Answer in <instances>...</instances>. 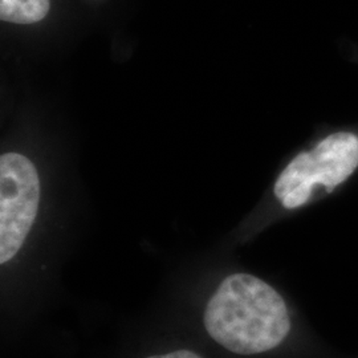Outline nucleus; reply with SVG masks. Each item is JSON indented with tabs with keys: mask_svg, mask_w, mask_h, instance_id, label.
Here are the masks:
<instances>
[{
	"mask_svg": "<svg viewBox=\"0 0 358 358\" xmlns=\"http://www.w3.org/2000/svg\"><path fill=\"white\" fill-rule=\"evenodd\" d=\"M149 358H202L199 357L198 355H195L194 352L190 350H177V352H173V353H169L165 356H153V357Z\"/></svg>",
	"mask_w": 358,
	"mask_h": 358,
	"instance_id": "obj_5",
	"label": "nucleus"
},
{
	"mask_svg": "<svg viewBox=\"0 0 358 358\" xmlns=\"http://www.w3.org/2000/svg\"><path fill=\"white\" fill-rule=\"evenodd\" d=\"M40 180L32 162L22 154L0 158V263L19 252L35 222Z\"/></svg>",
	"mask_w": 358,
	"mask_h": 358,
	"instance_id": "obj_3",
	"label": "nucleus"
},
{
	"mask_svg": "<svg viewBox=\"0 0 358 358\" xmlns=\"http://www.w3.org/2000/svg\"><path fill=\"white\" fill-rule=\"evenodd\" d=\"M50 0H0V19L15 24H34L50 11Z\"/></svg>",
	"mask_w": 358,
	"mask_h": 358,
	"instance_id": "obj_4",
	"label": "nucleus"
},
{
	"mask_svg": "<svg viewBox=\"0 0 358 358\" xmlns=\"http://www.w3.org/2000/svg\"><path fill=\"white\" fill-rule=\"evenodd\" d=\"M205 327L227 350L252 356L280 345L291 331V319L275 288L252 275L234 273L210 299Z\"/></svg>",
	"mask_w": 358,
	"mask_h": 358,
	"instance_id": "obj_1",
	"label": "nucleus"
},
{
	"mask_svg": "<svg viewBox=\"0 0 358 358\" xmlns=\"http://www.w3.org/2000/svg\"><path fill=\"white\" fill-rule=\"evenodd\" d=\"M357 167V136L334 133L285 167L275 183V195L285 208H297L307 203L317 185L332 192Z\"/></svg>",
	"mask_w": 358,
	"mask_h": 358,
	"instance_id": "obj_2",
	"label": "nucleus"
}]
</instances>
